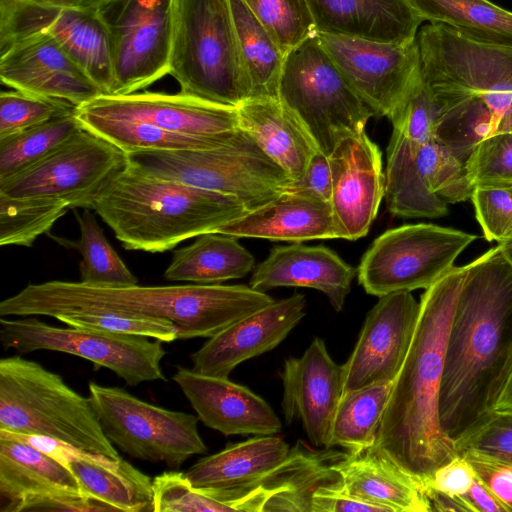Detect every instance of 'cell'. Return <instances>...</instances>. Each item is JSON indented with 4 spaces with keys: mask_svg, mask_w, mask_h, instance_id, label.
<instances>
[{
    "mask_svg": "<svg viewBox=\"0 0 512 512\" xmlns=\"http://www.w3.org/2000/svg\"><path fill=\"white\" fill-rule=\"evenodd\" d=\"M511 374L512 263L497 245L466 265L448 328L439 416L456 450L496 413Z\"/></svg>",
    "mask_w": 512,
    "mask_h": 512,
    "instance_id": "obj_1",
    "label": "cell"
},
{
    "mask_svg": "<svg viewBox=\"0 0 512 512\" xmlns=\"http://www.w3.org/2000/svg\"><path fill=\"white\" fill-rule=\"evenodd\" d=\"M466 265L454 266L425 289L404 362L395 377L375 445L423 484L456 455L439 416L449 324Z\"/></svg>",
    "mask_w": 512,
    "mask_h": 512,
    "instance_id": "obj_2",
    "label": "cell"
},
{
    "mask_svg": "<svg viewBox=\"0 0 512 512\" xmlns=\"http://www.w3.org/2000/svg\"><path fill=\"white\" fill-rule=\"evenodd\" d=\"M273 301L265 292L246 285L102 287L55 280L28 284L2 300L0 316L55 318L101 311L171 320L177 328V339L211 338Z\"/></svg>",
    "mask_w": 512,
    "mask_h": 512,
    "instance_id": "obj_3",
    "label": "cell"
},
{
    "mask_svg": "<svg viewBox=\"0 0 512 512\" xmlns=\"http://www.w3.org/2000/svg\"><path fill=\"white\" fill-rule=\"evenodd\" d=\"M127 250H172L180 242L216 232L248 210L236 198L150 175L128 162L90 208Z\"/></svg>",
    "mask_w": 512,
    "mask_h": 512,
    "instance_id": "obj_4",
    "label": "cell"
},
{
    "mask_svg": "<svg viewBox=\"0 0 512 512\" xmlns=\"http://www.w3.org/2000/svg\"><path fill=\"white\" fill-rule=\"evenodd\" d=\"M0 430L120 458L89 398L71 389L60 375L20 355L0 360Z\"/></svg>",
    "mask_w": 512,
    "mask_h": 512,
    "instance_id": "obj_5",
    "label": "cell"
},
{
    "mask_svg": "<svg viewBox=\"0 0 512 512\" xmlns=\"http://www.w3.org/2000/svg\"><path fill=\"white\" fill-rule=\"evenodd\" d=\"M169 74L181 93L213 103L251 97L230 0H173Z\"/></svg>",
    "mask_w": 512,
    "mask_h": 512,
    "instance_id": "obj_6",
    "label": "cell"
},
{
    "mask_svg": "<svg viewBox=\"0 0 512 512\" xmlns=\"http://www.w3.org/2000/svg\"><path fill=\"white\" fill-rule=\"evenodd\" d=\"M128 162L150 175L232 196L248 211L292 185L286 172L241 128L218 147L138 152L129 154Z\"/></svg>",
    "mask_w": 512,
    "mask_h": 512,
    "instance_id": "obj_7",
    "label": "cell"
},
{
    "mask_svg": "<svg viewBox=\"0 0 512 512\" xmlns=\"http://www.w3.org/2000/svg\"><path fill=\"white\" fill-rule=\"evenodd\" d=\"M278 97L328 156L341 139L365 130L374 115L350 86L318 34L286 54Z\"/></svg>",
    "mask_w": 512,
    "mask_h": 512,
    "instance_id": "obj_8",
    "label": "cell"
},
{
    "mask_svg": "<svg viewBox=\"0 0 512 512\" xmlns=\"http://www.w3.org/2000/svg\"><path fill=\"white\" fill-rule=\"evenodd\" d=\"M476 238L431 223L389 229L363 255L358 281L366 293L377 297L427 289L454 267L457 257Z\"/></svg>",
    "mask_w": 512,
    "mask_h": 512,
    "instance_id": "obj_9",
    "label": "cell"
},
{
    "mask_svg": "<svg viewBox=\"0 0 512 512\" xmlns=\"http://www.w3.org/2000/svg\"><path fill=\"white\" fill-rule=\"evenodd\" d=\"M89 400L109 441L132 458L178 469L208 451L196 416L147 403L117 387L91 382Z\"/></svg>",
    "mask_w": 512,
    "mask_h": 512,
    "instance_id": "obj_10",
    "label": "cell"
},
{
    "mask_svg": "<svg viewBox=\"0 0 512 512\" xmlns=\"http://www.w3.org/2000/svg\"><path fill=\"white\" fill-rule=\"evenodd\" d=\"M148 337L85 328H60L36 318L0 319V341L19 355L37 350L64 352L115 372L128 385L166 380L161 341Z\"/></svg>",
    "mask_w": 512,
    "mask_h": 512,
    "instance_id": "obj_11",
    "label": "cell"
},
{
    "mask_svg": "<svg viewBox=\"0 0 512 512\" xmlns=\"http://www.w3.org/2000/svg\"><path fill=\"white\" fill-rule=\"evenodd\" d=\"M127 164L125 152L83 128L42 160L1 180L0 194L51 198L68 208H90Z\"/></svg>",
    "mask_w": 512,
    "mask_h": 512,
    "instance_id": "obj_12",
    "label": "cell"
},
{
    "mask_svg": "<svg viewBox=\"0 0 512 512\" xmlns=\"http://www.w3.org/2000/svg\"><path fill=\"white\" fill-rule=\"evenodd\" d=\"M173 0H117L100 11L109 35V95L146 88L169 74Z\"/></svg>",
    "mask_w": 512,
    "mask_h": 512,
    "instance_id": "obj_13",
    "label": "cell"
},
{
    "mask_svg": "<svg viewBox=\"0 0 512 512\" xmlns=\"http://www.w3.org/2000/svg\"><path fill=\"white\" fill-rule=\"evenodd\" d=\"M39 32L57 41L103 94H110V42L100 11L58 7L36 0H0V50L21 37Z\"/></svg>",
    "mask_w": 512,
    "mask_h": 512,
    "instance_id": "obj_14",
    "label": "cell"
},
{
    "mask_svg": "<svg viewBox=\"0 0 512 512\" xmlns=\"http://www.w3.org/2000/svg\"><path fill=\"white\" fill-rule=\"evenodd\" d=\"M423 78L484 97L512 94V46L477 41L438 23L416 37Z\"/></svg>",
    "mask_w": 512,
    "mask_h": 512,
    "instance_id": "obj_15",
    "label": "cell"
},
{
    "mask_svg": "<svg viewBox=\"0 0 512 512\" xmlns=\"http://www.w3.org/2000/svg\"><path fill=\"white\" fill-rule=\"evenodd\" d=\"M317 34L350 86L373 114L390 119L421 73L417 40L393 43Z\"/></svg>",
    "mask_w": 512,
    "mask_h": 512,
    "instance_id": "obj_16",
    "label": "cell"
},
{
    "mask_svg": "<svg viewBox=\"0 0 512 512\" xmlns=\"http://www.w3.org/2000/svg\"><path fill=\"white\" fill-rule=\"evenodd\" d=\"M419 307L411 291L379 297L366 315L350 357L342 365L344 392L394 381L408 352Z\"/></svg>",
    "mask_w": 512,
    "mask_h": 512,
    "instance_id": "obj_17",
    "label": "cell"
},
{
    "mask_svg": "<svg viewBox=\"0 0 512 512\" xmlns=\"http://www.w3.org/2000/svg\"><path fill=\"white\" fill-rule=\"evenodd\" d=\"M3 84L75 107L103 95L85 69L52 37L33 33L0 50Z\"/></svg>",
    "mask_w": 512,
    "mask_h": 512,
    "instance_id": "obj_18",
    "label": "cell"
},
{
    "mask_svg": "<svg viewBox=\"0 0 512 512\" xmlns=\"http://www.w3.org/2000/svg\"><path fill=\"white\" fill-rule=\"evenodd\" d=\"M77 115L137 120L162 130L211 137L239 128L237 107L213 103L181 92L100 95L75 108Z\"/></svg>",
    "mask_w": 512,
    "mask_h": 512,
    "instance_id": "obj_19",
    "label": "cell"
},
{
    "mask_svg": "<svg viewBox=\"0 0 512 512\" xmlns=\"http://www.w3.org/2000/svg\"><path fill=\"white\" fill-rule=\"evenodd\" d=\"M331 208L340 238L365 236L385 196L382 152L363 130L341 139L329 155Z\"/></svg>",
    "mask_w": 512,
    "mask_h": 512,
    "instance_id": "obj_20",
    "label": "cell"
},
{
    "mask_svg": "<svg viewBox=\"0 0 512 512\" xmlns=\"http://www.w3.org/2000/svg\"><path fill=\"white\" fill-rule=\"evenodd\" d=\"M280 378L286 424L300 421L309 442L314 447L327 448L344 393L343 366L330 357L325 342L315 337L302 356L285 360Z\"/></svg>",
    "mask_w": 512,
    "mask_h": 512,
    "instance_id": "obj_21",
    "label": "cell"
},
{
    "mask_svg": "<svg viewBox=\"0 0 512 512\" xmlns=\"http://www.w3.org/2000/svg\"><path fill=\"white\" fill-rule=\"evenodd\" d=\"M290 450L276 434L257 435L199 459L184 473L193 487L229 503L234 511L255 512L249 491L277 470Z\"/></svg>",
    "mask_w": 512,
    "mask_h": 512,
    "instance_id": "obj_22",
    "label": "cell"
},
{
    "mask_svg": "<svg viewBox=\"0 0 512 512\" xmlns=\"http://www.w3.org/2000/svg\"><path fill=\"white\" fill-rule=\"evenodd\" d=\"M305 307V296L295 293L241 318L191 355L192 370L228 378L240 363L277 347L305 316Z\"/></svg>",
    "mask_w": 512,
    "mask_h": 512,
    "instance_id": "obj_23",
    "label": "cell"
},
{
    "mask_svg": "<svg viewBox=\"0 0 512 512\" xmlns=\"http://www.w3.org/2000/svg\"><path fill=\"white\" fill-rule=\"evenodd\" d=\"M172 379L204 425L226 436L274 435L282 430V421L263 398L228 378L178 367Z\"/></svg>",
    "mask_w": 512,
    "mask_h": 512,
    "instance_id": "obj_24",
    "label": "cell"
},
{
    "mask_svg": "<svg viewBox=\"0 0 512 512\" xmlns=\"http://www.w3.org/2000/svg\"><path fill=\"white\" fill-rule=\"evenodd\" d=\"M356 270L325 246L301 242L274 247L253 271L249 286L265 292L277 287H306L324 293L340 312Z\"/></svg>",
    "mask_w": 512,
    "mask_h": 512,
    "instance_id": "obj_25",
    "label": "cell"
},
{
    "mask_svg": "<svg viewBox=\"0 0 512 512\" xmlns=\"http://www.w3.org/2000/svg\"><path fill=\"white\" fill-rule=\"evenodd\" d=\"M216 232L237 238L289 242L340 238L331 204L312 194L294 190L247 211Z\"/></svg>",
    "mask_w": 512,
    "mask_h": 512,
    "instance_id": "obj_26",
    "label": "cell"
},
{
    "mask_svg": "<svg viewBox=\"0 0 512 512\" xmlns=\"http://www.w3.org/2000/svg\"><path fill=\"white\" fill-rule=\"evenodd\" d=\"M82 493L77 479L58 459L0 430V511L22 512L46 496Z\"/></svg>",
    "mask_w": 512,
    "mask_h": 512,
    "instance_id": "obj_27",
    "label": "cell"
},
{
    "mask_svg": "<svg viewBox=\"0 0 512 512\" xmlns=\"http://www.w3.org/2000/svg\"><path fill=\"white\" fill-rule=\"evenodd\" d=\"M317 33L375 41L416 40L423 19L407 0H306Z\"/></svg>",
    "mask_w": 512,
    "mask_h": 512,
    "instance_id": "obj_28",
    "label": "cell"
},
{
    "mask_svg": "<svg viewBox=\"0 0 512 512\" xmlns=\"http://www.w3.org/2000/svg\"><path fill=\"white\" fill-rule=\"evenodd\" d=\"M47 452L72 472L86 496L114 511L154 512L153 479L122 457L83 452L55 440Z\"/></svg>",
    "mask_w": 512,
    "mask_h": 512,
    "instance_id": "obj_29",
    "label": "cell"
},
{
    "mask_svg": "<svg viewBox=\"0 0 512 512\" xmlns=\"http://www.w3.org/2000/svg\"><path fill=\"white\" fill-rule=\"evenodd\" d=\"M248 133L292 182L300 180L319 149L299 117L279 97H251L237 106Z\"/></svg>",
    "mask_w": 512,
    "mask_h": 512,
    "instance_id": "obj_30",
    "label": "cell"
},
{
    "mask_svg": "<svg viewBox=\"0 0 512 512\" xmlns=\"http://www.w3.org/2000/svg\"><path fill=\"white\" fill-rule=\"evenodd\" d=\"M337 468L342 491L354 498L386 512H430L422 485L375 444L358 453L347 452Z\"/></svg>",
    "mask_w": 512,
    "mask_h": 512,
    "instance_id": "obj_31",
    "label": "cell"
},
{
    "mask_svg": "<svg viewBox=\"0 0 512 512\" xmlns=\"http://www.w3.org/2000/svg\"><path fill=\"white\" fill-rule=\"evenodd\" d=\"M345 455L330 448L315 451L298 441L286 461L260 484L271 492L263 512H312L318 489L342 486L337 464Z\"/></svg>",
    "mask_w": 512,
    "mask_h": 512,
    "instance_id": "obj_32",
    "label": "cell"
},
{
    "mask_svg": "<svg viewBox=\"0 0 512 512\" xmlns=\"http://www.w3.org/2000/svg\"><path fill=\"white\" fill-rule=\"evenodd\" d=\"M254 262L253 255L237 237L209 232L176 250L164 277L169 281L220 284L246 276L254 268Z\"/></svg>",
    "mask_w": 512,
    "mask_h": 512,
    "instance_id": "obj_33",
    "label": "cell"
},
{
    "mask_svg": "<svg viewBox=\"0 0 512 512\" xmlns=\"http://www.w3.org/2000/svg\"><path fill=\"white\" fill-rule=\"evenodd\" d=\"M418 144L392 132L387 147L385 201L390 213L405 218H438L447 203L424 184L415 161Z\"/></svg>",
    "mask_w": 512,
    "mask_h": 512,
    "instance_id": "obj_34",
    "label": "cell"
},
{
    "mask_svg": "<svg viewBox=\"0 0 512 512\" xmlns=\"http://www.w3.org/2000/svg\"><path fill=\"white\" fill-rule=\"evenodd\" d=\"M429 23L481 42L512 46V11L490 0H407Z\"/></svg>",
    "mask_w": 512,
    "mask_h": 512,
    "instance_id": "obj_35",
    "label": "cell"
},
{
    "mask_svg": "<svg viewBox=\"0 0 512 512\" xmlns=\"http://www.w3.org/2000/svg\"><path fill=\"white\" fill-rule=\"evenodd\" d=\"M230 5L251 97H278L286 55L243 0Z\"/></svg>",
    "mask_w": 512,
    "mask_h": 512,
    "instance_id": "obj_36",
    "label": "cell"
},
{
    "mask_svg": "<svg viewBox=\"0 0 512 512\" xmlns=\"http://www.w3.org/2000/svg\"><path fill=\"white\" fill-rule=\"evenodd\" d=\"M81 126L109 141L127 155L138 152L207 149L229 142L238 131L199 137L162 130L137 120L77 115Z\"/></svg>",
    "mask_w": 512,
    "mask_h": 512,
    "instance_id": "obj_37",
    "label": "cell"
},
{
    "mask_svg": "<svg viewBox=\"0 0 512 512\" xmlns=\"http://www.w3.org/2000/svg\"><path fill=\"white\" fill-rule=\"evenodd\" d=\"M393 381L346 391L337 407L327 448L340 446L358 453L375 443Z\"/></svg>",
    "mask_w": 512,
    "mask_h": 512,
    "instance_id": "obj_38",
    "label": "cell"
},
{
    "mask_svg": "<svg viewBox=\"0 0 512 512\" xmlns=\"http://www.w3.org/2000/svg\"><path fill=\"white\" fill-rule=\"evenodd\" d=\"M437 87L446 92L447 99L435 130L434 141L466 164L478 144L495 131L496 121L476 94Z\"/></svg>",
    "mask_w": 512,
    "mask_h": 512,
    "instance_id": "obj_39",
    "label": "cell"
},
{
    "mask_svg": "<svg viewBox=\"0 0 512 512\" xmlns=\"http://www.w3.org/2000/svg\"><path fill=\"white\" fill-rule=\"evenodd\" d=\"M90 210L85 208L82 214L75 213L80 229L79 239H61L65 246L70 245L82 257L79 263L80 282L102 287L136 285L137 278L108 242L103 229Z\"/></svg>",
    "mask_w": 512,
    "mask_h": 512,
    "instance_id": "obj_40",
    "label": "cell"
},
{
    "mask_svg": "<svg viewBox=\"0 0 512 512\" xmlns=\"http://www.w3.org/2000/svg\"><path fill=\"white\" fill-rule=\"evenodd\" d=\"M82 129L74 110L0 140V181L42 160Z\"/></svg>",
    "mask_w": 512,
    "mask_h": 512,
    "instance_id": "obj_41",
    "label": "cell"
},
{
    "mask_svg": "<svg viewBox=\"0 0 512 512\" xmlns=\"http://www.w3.org/2000/svg\"><path fill=\"white\" fill-rule=\"evenodd\" d=\"M68 209L56 199L0 194V245L32 246Z\"/></svg>",
    "mask_w": 512,
    "mask_h": 512,
    "instance_id": "obj_42",
    "label": "cell"
},
{
    "mask_svg": "<svg viewBox=\"0 0 512 512\" xmlns=\"http://www.w3.org/2000/svg\"><path fill=\"white\" fill-rule=\"evenodd\" d=\"M446 99V92L420 73L389 119L393 132L416 144L434 141Z\"/></svg>",
    "mask_w": 512,
    "mask_h": 512,
    "instance_id": "obj_43",
    "label": "cell"
},
{
    "mask_svg": "<svg viewBox=\"0 0 512 512\" xmlns=\"http://www.w3.org/2000/svg\"><path fill=\"white\" fill-rule=\"evenodd\" d=\"M415 161L426 187L447 204L471 199L475 185L466 164L436 141L418 144Z\"/></svg>",
    "mask_w": 512,
    "mask_h": 512,
    "instance_id": "obj_44",
    "label": "cell"
},
{
    "mask_svg": "<svg viewBox=\"0 0 512 512\" xmlns=\"http://www.w3.org/2000/svg\"><path fill=\"white\" fill-rule=\"evenodd\" d=\"M286 55L317 34L306 0H243Z\"/></svg>",
    "mask_w": 512,
    "mask_h": 512,
    "instance_id": "obj_45",
    "label": "cell"
},
{
    "mask_svg": "<svg viewBox=\"0 0 512 512\" xmlns=\"http://www.w3.org/2000/svg\"><path fill=\"white\" fill-rule=\"evenodd\" d=\"M75 108L64 100L19 90L2 91L0 94V140L71 113Z\"/></svg>",
    "mask_w": 512,
    "mask_h": 512,
    "instance_id": "obj_46",
    "label": "cell"
},
{
    "mask_svg": "<svg viewBox=\"0 0 512 512\" xmlns=\"http://www.w3.org/2000/svg\"><path fill=\"white\" fill-rule=\"evenodd\" d=\"M55 318L70 327L144 336L164 342L177 339L175 324L171 320L163 318L101 311L60 314Z\"/></svg>",
    "mask_w": 512,
    "mask_h": 512,
    "instance_id": "obj_47",
    "label": "cell"
},
{
    "mask_svg": "<svg viewBox=\"0 0 512 512\" xmlns=\"http://www.w3.org/2000/svg\"><path fill=\"white\" fill-rule=\"evenodd\" d=\"M154 512L234 511L213 494L193 487L184 472L165 471L153 478Z\"/></svg>",
    "mask_w": 512,
    "mask_h": 512,
    "instance_id": "obj_48",
    "label": "cell"
},
{
    "mask_svg": "<svg viewBox=\"0 0 512 512\" xmlns=\"http://www.w3.org/2000/svg\"><path fill=\"white\" fill-rule=\"evenodd\" d=\"M471 200L487 241L499 244L512 237V182L477 184Z\"/></svg>",
    "mask_w": 512,
    "mask_h": 512,
    "instance_id": "obj_49",
    "label": "cell"
},
{
    "mask_svg": "<svg viewBox=\"0 0 512 512\" xmlns=\"http://www.w3.org/2000/svg\"><path fill=\"white\" fill-rule=\"evenodd\" d=\"M466 169L474 185L512 182V130L483 139L468 158Z\"/></svg>",
    "mask_w": 512,
    "mask_h": 512,
    "instance_id": "obj_50",
    "label": "cell"
},
{
    "mask_svg": "<svg viewBox=\"0 0 512 512\" xmlns=\"http://www.w3.org/2000/svg\"><path fill=\"white\" fill-rule=\"evenodd\" d=\"M512 465V412H498L457 450Z\"/></svg>",
    "mask_w": 512,
    "mask_h": 512,
    "instance_id": "obj_51",
    "label": "cell"
},
{
    "mask_svg": "<svg viewBox=\"0 0 512 512\" xmlns=\"http://www.w3.org/2000/svg\"><path fill=\"white\" fill-rule=\"evenodd\" d=\"M476 477L512 512V465L474 453L463 452Z\"/></svg>",
    "mask_w": 512,
    "mask_h": 512,
    "instance_id": "obj_52",
    "label": "cell"
},
{
    "mask_svg": "<svg viewBox=\"0 0 512 512\" xmlns=\"http://www.w3.org/2000/svg\"><path fill=\"white\" fill-rule=\"evenodd\" d=\"M475 479L476 474L471 464L463 455L458 454L438 467L423 484V488L461 497L469 490Z\"/></svg>",
    "mask_w": 512,
    "mask_h": 512,
    "instance_id": "obj_53",
    "label": "cell"
},
{
    "mask_svg": "<svg viewBox=\"0 0 512 512\" xmlns=\"http://www.w3.org/2000/svg\"><path fill=\"white\" fill-rule=\"evenodd\" d=\"M290 190L312 194L331 204L332 172L329 156L318 149L310 159L303 177L292 182Z\"/></svg>",
    "mask_w": 512,
    "mask_h": 512,
    "instance_id": "obj_54",
    "label": "cell"
},
{
    "mask_svg": "<svg viewBox=\"0 0 512 512\" xmlns=\"http://www.w3.org/2000/svg\"><path fill=\"white\" fill-rule=\"evenodd\" d=\"M312 512H384L383 507L354 498L343 492L341 487H324L312 496Z\"/></svg>",
    "mask_w": 512,
    "mask_h": 512,
    "instance_id": "obj_55",
    "label": "cell"
},
{
    "mask_svg": "<svg viewBox=\"0 0 512 512\" xmlns=\"http://www.w3.org/2000/svg\"><path fill=\"white\" fill-rule=\"evenodd\" d=\"M461 498L473 512H508L506 507L477 477Z\"/></svg>",
    "mask_w": 512,
    "mask_h": 512,
    "instance_id": "obj_56",
    "label": "cell"
},
{
    "mask_svg": "<svg viewBox=\"0 0 512 512\" xmlns=\"http://www.w3.org/2000/svg\"><path fill=\"white\" fill-rule=\"evenodd\" d=\"M427 497L430 511H470L465 501L458 496L430 488H423Z\"/></svg>",
    "mask_w": 512,
    "mask_h": 512,
    "instance_id": "obj_57",
    "label": "cell"
},
{
    "mask_svg": "<svg viewBox=\"0 0 512 512\" xmlns=\"http://www.w3.org/2000/svg\"><path fill=\"white\" fill-rule=\"evenodd\" d=\"M45 4L89 11H101L117 0H36Z\"/></svg>",
    "mask_w": 512,
    "mask_h": 512,
    "instance_id": "obj_58",
    "label": "cell"
},
{
    "mask_svg": "<svg viewBox=\"0 0 512 512\" xmlns=\"http://www.w3.org/2000/svg\"><path fill=\"white\" fill-rule=\"evenodd\" d=\"M497 411L512 412V374L497 404Z\"/></svg>",
    "mask_w": 512,
    "mask_h": 512,
    "instance_id": "obj_59",
    "label": "cell"
},
{
    "mask_svg": "<svg viewBox=\"0 0 512 512\" xmlns=\"http://www.w3.org/2000/svg\"><path fill=\"white\" fill-rule=\"evenodd\" d=\"M512 130V103L502 115L495 132Z\"/></svg>",
    "mask_w": 512,
    "mask_h": 512,
    "instance_id": "obj_60",
    "label": "cell"
},
{
    "mask_svg": "<svg viewBox=\"0 0 512 512\" xmlns=\"http://www.w3.org/2000/svg\"><path fill=\"white\" fill-rule=\"evenodd\" d=\"M504 255L512 263V237L498 244Z\"/></svg>",
    "mask_w": 512,
    "mask_h": 512,
    "instance_id": "obj_61",
    "label": "cell"
}]
</instances>
